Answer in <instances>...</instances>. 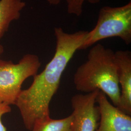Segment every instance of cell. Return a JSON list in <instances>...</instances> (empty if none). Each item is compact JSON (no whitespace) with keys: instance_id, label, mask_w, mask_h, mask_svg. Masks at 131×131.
I'll return each instance as SVG.
<instances>
[{"instance_id":"cell-3","label":"cell","mask_w":131,"mask_h":131,"mask_svg":"<svg viewBox=\"0 0 131 131\" xmlns=\"http://www.w3.org/2000/svg\"><path fill=\"white\" fill-rule=\"evenodd\" d=\"M113 37L121 38L127 45L131 43V2L119 7H103L100 10L96 25L88 32L81 50Z\"/></svg>"},{"instance_id":"cell-8","label":"cell","mask_w":131,"mask_h":131,"mask_svg":"<svg viewBox=\"0 0 131 131\" xmlns=\"http://www.w3.org/2000/svg\"><path fill=\"white\" fill-rule=\"evenodd\" d=\"M26 6L22 0H0V40L14 20L19 19Z\"/></svg>"},{"instance_id":"cell-11","label":"cell","mask_w":131,"mask_h":131,"mask_svg":"<svg viewBox=\"0 0 131 131\" xmlns=\"http://www.w3.org/2000/svg\"><path fill=\"white\" fill-rule=\"evenodd\" d=\"M11 111L10 105L4 103H0V131H7L6 129L2 122V117L3 115Z\"/></svg>"},{"instance_id":"cell-5","label":"cell","mask_w":131,"mask_h":131,"mask_svg":"<svg viewBox=\"0 0 131 131\" xmlns=\"http://www.w3.org/2000/svg\"><path fill=\"white\" fill-rule=\"evenodd\" d=\"M99 90L85 94H76L71 99L73 112L72 131H96L100 120V111L96 106Z\"/></svg>"},{"instance_id":"cell-7","label":"cell","mask_w":131,"mask_h":131,"mask_svg":"<svg viewBox=\"0 0 131 131\" xmlns=\"http://www.w3.org/2000/svg\"><path fill=\"white\" fill-rule=\"evenodd\" d=\"M117 78L121 86L120 103L117 108L128 115L131 114V53L129 51L115 52Z\"/></svg>"},{"instance_id":"cell-6","label":"cell","mask_w":131,"mask_h":131,"mask_svg":"<svg viewBox=\"0 0 131 131\" xmlns=\"http://www.w3.org/2000/svg\"><path fill=\"white\" fill-rule=\"evenodd\" d=\"M100 120L96 131H131V117L110 103L106 95L100 91L96 99Z\"/></svg>"},{"instance_id":"cell-9","label":"cell","mask_w":131,"mask_h":131,"mask_svg":"<svg viewBox=\"0 0 131 131\" xmlns=\"http://www.w3.org/2000/svg\"><path fill=\"white\" fill-rule=\"evenodd\" d=\"M72 121L71 115L60 119L50 117L36 122L31 131H72Z\"/></svg>"},{"instance_id":"cell-4","label":"cell","mask_w":131,"mask_h":131,"mask_svg":"<svg viewBox=\"0 0 131 131\" xmlns=\"http://www.w3.org/2000/svg\"><path fill=\"white\" fill-rule=\"evenodd\" d=\"M40 66L34 54L24 55L17 64L0 59V103L15 105L24 81L37 74Z\"/></svg>"},{"instance_id":"cell-2","label":"cell","mask_w":131,"mask_h":131,"mask_svg":"<svg viewBox=\"0 0 131 131\" xmlns=\"http://www.w3.org/2000/svg\"><path fill=\"white\" fill-rule=\"evenodd\" d=\"M73 82L77 90L86 93L101 91L118 106L121 90L115 52L111 49L101 44L91 48L87 60L76 71Z\"/></svg>"},{"instance_id":"cell-1","label":"cell","mask_w":131,"mask_h":131,"mask_svg":"<svg viewBox=\"0 0 131 131\" xmlns=\"http://www.w3.org/2000/svg\"><path fill=\"white\" fill-rule=\"evenodd\" d=\"M87 31L66 33L55 27L56 47L54 54L44 70L35 75L30 86L21 90L15 104L20 113L24 125L31 131L36 122L50 117V103L59 88L61 76L75 52L81 50Z\"/></svg>"},{"instance_id":"cell-10","label":"cell","mask_w":131,"mask_h":131,"mask_svg":"<svg viewBox=\"0 0 131 131\" xmlns=\"http://www.w3.org/2000/svg\"><path fill=\"white\" fill-rule=\"evenodd\" d=\"M65 1L67 4V12L72 15L80 17L83 13V7L85 3L91 4H98L101 0H47L51 5H57Z\"/></svg>"},{"instance_id":"cell-12","label":"cell","mask_w":131,"mask_h":131,"mask_svg":"<svg viewBox=\"0 0 131 131\" xmlns=\"http://www.w3.org/2000/svg\"><path fill=\"white\" fill-rule=\"evenodd\" d=\"M4 52V47H3V46L2 45H1L0 44V59H1V56H2V54H3V53Z\"/></svg>"}]
</instances>
